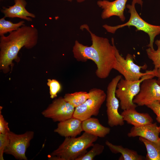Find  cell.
<instances>
[{
    "label": "cell",
    "mask_w": 160,
    "mask_h": 160,
    "mask_svg": "<svg viewBox=\"0 0 160 160\" xmlns=\"http://www.w3.org/2000/svg\"><path fill=\"white\" fill-rule=\"evenodd\" d=\"M80 28L85 29L90 33L92 44L90 46H86L76 40L72 50L74 57L78 61L92 60L97 66L96 76L100 79L106 78L116 62L113 38H112L111 44L108 39L93 33L87 25H82Z\"/></svg>",
    "instance_id": "1"
},
{
    "label": "cell",
    "mask_w": 160,
    "mask_h": 160,
    "mask_svg": "<svg viewBox=\"0 0 160 160\" xmlns=\"http://www.w3.org/2000/svg\"><path fill=\"white\" fill-rule=\"evenodd\" d=\"M38 33L33 25H23L17 30L12 31L8 35L0 36V66L4 71H9L12 61L18 58L20 49L24 47L30 49L37 43Z\"/></svg>",
    "instance_id": "2"
},
{
    "label": "cell",
    "mask_w": 160,
    "mask_h": 160,
    "mask_svg": "<svg viewBox=\"0 0 160 160\" xmlns=\"http://www.w3.org/2000/svg\"><path fill=\"white\" fill-rule=\"evenodd\" d=\"M98 137L84 132L77 137H66L62 143L54 151L49 159L76 160L87 152V149L94 145Z\"/></svg>",
    "instance_id": "3"
},
{
    "label": "cell",
    "mask_w": 160,
    "mask_h": 160,
    "mask_svg": "<svg viewBox=\"0 0 160 160\" xmlns=\"http://www.w3.org/2000/svg\"><path fill=\"white\" fill-rule=\"evenodd\" d=\"M157 72V70L154 69L149 70L147 74L137 81H129L122 78L120 79L117 84L115 94L120 100L122 110L136 108L137 105L133 101L140 91L141 83L145 80L156 77Z\"/></svg>",
    "instance_id": "4"
},
{
    "label": "cell",
    "mask_w": 160,
    "mask_h": 160,
    "mask_svg": "<svg viewBox=\"0 0 160 160\" xmlns=\"http://www.w3.org/2000/svg\"><path fill=\"white\" fill-rule=\"evenodd\" d=\"M135 4L132 2L131 4L126 5L128 9V12L130 14L129 20L124 24L115 26H111L106 24L103 25V27L108 32L114 33L118 29L127 26H133L137 31H142L147 33L149 37V43L147 46L154 49L153 44L155 37L160 34V25L151 24L143 20L137 12L135 8Z\"/></svg>",
    "instance_id": "5"
},
{
    "label": "cell",
    "mask_w": 160,
    "mask_h": 160,
    "mask_svg": "<svg viewBox=\"0 0 160 160\" xmlns=\"http://www.w3.org/2000/svg\"><path fill=\"white\" fill-rule=\"evenodd\" d=\"M89 98L83 104L75 108L73 117L82 121L92 116H96L106 100V94L103 90L97 88L90 89Z\"/></svg>",
    "instance_id": "6"
},
{
    "label": "cell",
    "mask_w": 160,
    "mask_h": 160,
    "mask_svg": "<svg viewBox=\"0 0 160 160\" xmlns=\"http://www.w3.org/2000/svg\"><path fill=\"white\" fill-rule=\"evenodd\" d=\"M122 78L121 75L116 76L109 82L107 87L106 105L108 123L111 127L122 126L124 124L123 118L119 112V102L115 94L117 84Z\"/></svg>",
    "instance_id": "7"
},
{
    "label": "cell",
    "mask_w": 160,
    "mask_h": 160,
    "mask_svg": "<svg viewBox=\"0 0 160 160\" xmlns=\"http://www.w3.org/2000/svg\"><path fill=\"white\" fill-rule=\"evenodd\" d=\"M116 62L113 69L119 72L127 80H139L149 71L147 70L144 73L141 72V69L147 68V65L145 64L139 66L135 64L134 62V56L130 54H127L125 58H124L120 54L116 47Z\"/></svg>",
    "instance_id": "8"
},
{
    "label": "cell",
    "mask_w": 160,
    "mask_h": 160,
    "mask_svg": "<svg viewBox=\"0 0 160 160\" xmlns=\"http://www.w3.org/2000/svg\"><path fill=\"white\" fill-rule=\"evenodd\" d=\"M8 135L9 142L4 153L12 155L17 159L27 160L25 152L33 137V132L28 131L23 134H17L10 131Z\"/></svg>",
    "instance_id": "9"
},
{
    "label": "cell",
    "mask_w": 160,
    "mask_h": 160,
    "mask_svg": "<svg viewBox=\"0 0 160 160\" xmlns=\"http://www.w3.org/2000/svg\"><path fill=\"white\" fill-rule=\"evenodd\" d=\"M75 108L66 101L64 97L55 99L41 113L45 117L52 119L53 121H63L72 118Z\"/></svg>",
    "instance_id": "10"
},
{
    "label": "cell",
    "mask_w": 160,
    "mask_h": 160,
    "mask_svg": "<svg viewBox=\"0 0 160 160\" xmlns=\"http://www.w3.org/2000/svg\"><path fill=\"white\" fill-rule=\"evenodd\" d=\"M155 101H160V85L153 78L144 80L140 91L134 97L133 102L137 106H146Z\"/></svg>",
    "instance_id": "11"
},
{
    "label": "cell",
    "mask_w": 160,
    "mask_h": 160,
    "mask_svg": "<svg viewBox=\"0 0 160 160\" xmlns=\"http://www.w3.org/2000/svg\"><path fill=\"white\" fill-rule=\"evenodd\" d=\"M128 0H115L110 1L107 0H99L98 6L103 9L101 17L104 19L112 16L118 17L122 21L125 20L124 11Z\"/></svg>",
    "instance_id": "12"
},
{
    "label": "cell",
    "mask_w": 160,
    "mask_h": 160,
    "mask_svg": "<svg viewBox=\"0 0 160 160\" xmlns=\"http://www.w3.org/2000/svg\"><path fill=\"white\" fill-rule=\"evenodd\" d=\"M82 123V121L79 119L73 117L59 122L54 131L65 137H76L83 131Z\"/></svg>",
    "instance_id": "13"
},
{
    "label": "cell",
    "mask_w": 160,
    "mask_h": 160,
    "mask_svg": "<svg viewBox=\"0 0 160 160\" xmlns=\"http://www.w3.org/2000/svg\"><path fill=\"white\" fill-rule=\"evenodd\" d=\"M14 5L8 8L4 7L1 9L5 17L19 18L28 21H32L31 18H35V15L28 12L25 9L27 2L25 0H14Z\"/></svg>",
    "instance_id": "14"
},
{
    "label": "cell",
    "mask_w": 160,
    "mask_h": 160,
    "mask_svg": "<svg viewBox=\"0 0 160 160\" xmlns=\"http://www.w3.org/2000/svg\"><path fill=\"white\" fill-rule=\"evenodd\" d=\"M159 133L157 124L152 123L140 127H133L127 136L130 137L139 136L150 141L156 142L160 138Z\"/></svg>",
    "instance_id": "15"
},
{
    "label": "cell",
    "mask_w": 160,
    "mask_h": 160,
    "mask_svg": "<svg viewBox=\"0 0 160 160\" xmlns=\"http://www.w3.org/2000/svg\"><path fill=\"white\" fill-rule=\"evenodd\" d=\"M121 114L124 121L135 127L142 126L153 122L152 118L148 113H139L135 108L124 110Z\"/></svg>",
    "instance_id": "16"
},
{
    "label": "cell",
    "mask_w": 160,
    "mask_h": 160,
    "mask_svg": "<svg viewBox=\"0 0 160 160\" xmlns=\"http://www.w3.org/2000/svg\"><path fill=\"white\" fill-rule=\"evenodd\" d=\"M82 127L84 132L101 138L105 137L111 130L100 124L97 118L91 117L82 121Z\"/></svg>",
    "instance_id": "17"
},
{
    "label": "cell",
    "mask_w": 160,
    "mask_h": 160,
    "mask_svg": "<svg viewBox=\"0 0 160 160\" xmlns=\"http://www.w3.org/2000/svg\"><path fill=\"white\" fill-rule=\"evenodd\" d=\"M105 144L112 153L121 154L119 160H143L145 159V158L139 154L136 151L124 148L121 145H114L108 140L105 141Z\"/></svg>",
    "instance_id": "18"
},
{
    "label": "cell",
    "mask_w": 160,
    "mask_h": 160,
    "mask_svg": "<svg viewBox=\"0 0 160 160\" xmlns=\"http://www.w3.org/2000/svg\"><path fill=\"white\" fill-rule=\"evenodd\" d=\"M139 140L145 146L147 153V160H160V137L158 140L153 142L139 137Z\"/></svg>",
    "instance_id": "19"
},
{
    "label": "cell",
    "mask_w": 160,
    "mask_h": 160,
    "mask_svg": "<svg viewBox=\"0 0 160 160\" xmlns=\"http://www.w3.org/2000/svg\"><path fill=\"white\" fill-rule=\"evenodd\" d=\"M89 97V92L79 91L66 94L64 98L66 101L76 108L84 103Z\"/></svg>",
    "instance_id": "20"
},
{
    "label": "cell",
    "mask_w": 160,
    "mask_h": 160,
    "mask_svg": "<svg viewBox=\"0 0 160 160\" xmlns=\"http://www.w3.org/2000/svg\"><path fill=\"white\" fill-rule=\"evenodd\" d=\"M5 17L0 19V36L4 35L8 33L17 30L21 26L25 25V22L21 21L17 23H13L10 21L5 19Z\"/></svg>",
    "instance_id": "21"
},
{
    "label": "cell",
    "mask_w": 160,
    "mask_h": 160,
    "mask_svg": "<svg viewBox=\"0 0 160 160\" xmlns=\"http://www.w3.org/2000/svg\"><path fill=\"white\" fill-rule=\"evenodd\" d=\"M155 43L157 47L156 50L148 47L146 51L148 57L153 62L154 69L157 70L160 68V39L156 40Z\"/></svg>",
    "instance_id": "22"
},
{
    "label": "cell",
    "mask_w": 160,
    "mask_h": 160,
    "mask_svg": "<svg viewBox=\"0 0 160 160\" xmlns=\"http://www.w3.org/2000/svg\"><path fill=\"white\" fill-rule=\"evenodd\" d=\"M92 149L76 160H93L97 156L101 154L104 149L103 145L99 143L94 144Z\"/></svg>",
    "instance_id": "23"
},
{
    "label": "cell",
    "mask_w": 160,
    "mask_h": 160,
    "mask_svg": "<svg viewBox=\"0 0 160 160\" xmlns=\"http://www.w3.org/2000/svg\"><path fill=\"white\" fill-rule=\"evenodd\" d=\"M47 85L49 87L50 97L53 99L57 96V94L62 89V86L60 83L55 79H48Z\"/></svg>",
    "instance_id": "24"
},
{
    "label": "cell",
    "mask_w": 160,
    "mask_h": 160,
    "mask_svg": "<svg viewBox=\"0 0 160 160\" xmlns=\"http://www.w3.org/2000/svg\"><path fill=\"white\" fill-rule=\"evenodd\" d=\"M9 142L8 133H0V160H4L3 154Z\"/></svg>",
    "instance_id": "25"
},
{
    "label": "cell",
    "mask_w": 160,
    "mask_h": 160,
    "mask_svg": "<svg viewBox=\"0 0 160 160\" xmlns=\"http://www.w3.org/2000/svg\"><path fill=\"white\" fill-rule=\"evenodd\" d=\"M156 114V119L160 124V101H155L146 105Z\"/></svg>",
    "instance_id": "26"
},
{
    "label": "cell",
    "mask_w": 160,
    "mask_h": 160,
    "mask_svg": "<svg viewBox=\"0 0 160 160\" xmlns=\"http://www.w3.org/2000/svg\"><path fill=\"white\" fill-rule=\"evenodd\" d=\"M2 107L0 108V133L7 134L10 131L8 126V123L4 119L1 114Z\"/></svg>",
    "instance_id": "27"
},
{
    "label": "cell",
    "mask_w": 160,
    "mask_h": 160,
    "mask_svg": "<svg viewBox=\"0 0 160 160\" xmlns=\"http://www.w3.org/2000/svg\"><path fill=\"white\" fill-rule=\"evenodd\" d=\"M156 77H158V79L157 80V82L158 84L160 85V68L157 69Z\"/></svg>",
    "instance_id": "28"
},
{
    "label": "cell",
    "mask_w": 160,
    "mask_h": 160,
    "mask_svg": "<svg viewBox=\"0 0 160 160\" xmlns=\"http://www.w3.org/2000/svg\"><path fill=\"white\" fill-rule=\"evenodd\" d=\"M132 2L134 3L135 4H138L140 5L142 7L143 4V1L142 0H132Z\"/></svg>",
    "instance_id": "29"
},
{
    "label": "cell",
    "mask_w": 160,
    "mask_h": 160,
    "mask_svg": "<svg viewBox=\"0 0 160 160\" xmlns=\"http://www.w3.org/2000/svg\"><path fill=\"white\" fill-rule=\"evenodd\" d=\"M85 0H76L79 3H81L83 2Z\"/></svg>",
    "instance_id": "30"
},
{
    "label": "cell",
    "mask_w": 160,
    "mask_h": 160,
    "mask_svg": "<svg viewBox=\"0 0 160 160\" xmlns=\"http://www.w3.org/2000/svg\"><path fill=\"white\" fill-rule=\"evenodd\" d=\"M158 129H159V132L160 133V126L159 127H158Z\"/></svg>",
    "instance_id": "31"
},
{
    "label": "cell",
    "mask_w": 160,
    "mask_h": 160,
    "mask_svg": "<svg viewBox=\"0 0 160 160\" xmlns=\"http://www.w3.org/2000/svg\"><path fill=\"white\" fill-rule=\"evenodd\" d=\"M66 0L69 1H70V2H71L73 1V0Z\"/></svg>",
    "instance_id": "32"
}]
</instances>
